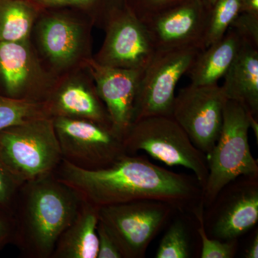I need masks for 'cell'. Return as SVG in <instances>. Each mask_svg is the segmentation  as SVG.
<instances>
[{"instance_id": "6da1fadb", "label": "cell", "mask_w": 258, "mask_h": 258, "mask_svg": "<svg viewBox=\"0 0 258 258\" xmlns=\"http://www.w3.org/2000/svg\"><path fill=\"white\" fill-rule=\"evenodd\" d=\"M54 175L98 208L157 200L176 211L193 215L204 208L203 187L195 175L179 174L156 165L143 155L125 154L111 166L86 170L61 161Z\"/></svg>"}, {"instance_id": "7a4b0ae2", "label": "cell", "mask_w": 258, "mask_h": 258, "mask_svg": "<svg viewBox=\"0 0 258 258\" xmlns=\"http://www.w3.org/2000/svg\"><path fill=\"white\" fill-rule=\"evenodd\" d=\"M82 203L79 194L54 174L24 183L12 208V243L23 257H52L59 237Z\"/></svg>"}, {"instance_id": "3957f363", "label": "cell", "mask_w": 258, "mask_h": 258, "mask_svg": "<svg viewBox=\"0 0 258 258\" xmlns=\"http://www.w3.org/2000/svg\"><path fill=\"white\" fill-rule=\"evenodd\" d=\"M0 161L21 185L54 174L62 156L52 118L0 131Z\"/></svg>"}, {"instance_id": "277c9868", "label": "cell", "mask_w": 258, "mask_h": 258, "mask_svg": "<svg viewBox=\"0 0 258 258\" xmlns=\"http://www.w3.org/2000/svg\"><path fill=\"white\" fill-rule=\"evenodd\" d=\"M125 152L144 151L170 166H179L194 172L203 189L209 175L208 158L172 116L155 115L134 123L123 139Z\"/></svg>"}, {"instance_id": "5b68a950", "label": "cell", "mask_w": 258, "mask_h": 258, "mask_svg": "<svg viewBox=\"0 0 258 258\" xmlns=\"http://www.w3.org/2000/svg\"><path fill=\"white\" fill-rule=\"evenodd\" d=\"M249 129L248 114L243 107L227 100L220 137L207 156L209 175L203 191L204 208L208 207L232 180L240 176L258 175L257 160L249 147Z\"/></svg>"}, {"instance_id": "8992f818", "label": "cell", "mask_w": 258, "mask_h": 258, "mask_svg": "<svg viewBox=\"0 0 258 258\" xmlns=\"http://www.w3.org/2000/svg\"><path fill=\"white\" fill-rule=\"evenodd\" d=\"M175 211L164 202L139 200L101 207L99 221L122 258H144L149 244Z\"/></svg>"}, {"instance_id": "52a82bcc", "label": "cell", "mask_w": 258, "mask_h": 258, "mask_svg": "<svg viewBox=\"0 0 258 258\" xmlns=\"http://www.w3.org/2000/svg\"><path fill=\"white\" fill-rule=\"evenodd\" d=\"M202 50L186 47L156 51L141 76L133 123L149 116H171L176 85Z\"/></svg>"}, {"instance_id": "ba28073f", "label": "cell", "mask_w": 258, "mask_h": 258, "mask_svg": "<svg viewBox=\"0 0 258 258\" xmlns=\"http://www.w3.org/2000/svg\"><path fill=\"white\" fill-rule=\"evenodd\" d=\"M62 159L86 170L111 166L126 154L123 139L113 128L96 122L54 117Z\"/></svg>"}, {"instance_id": "9c48e42d", "label": "cell", "mask_w": 258, "mask_h": 258, "mask_svg": "<svg viewBox=\"0 0 258 258\" xmlns=\"http://www.w3.org/2000/svg\"><path fill=\"white\" fill-rule=\"evenodd\" d=\"M204 226L210 238L238 239L258 221V175L240 176L225 185L204 209Z\"/></svg>"}, {"instance_id": "30bf717a", "label": "cell", "mask_w": 258, "mask_h": 258, "mask_svg": "<svg viewBox=\"0 0 258 258\" xmlns=\"http://www.w3.org/2000/svg\"><path fill=\"white\" fill-rule=\"evenodd\" d=\"M227 99L218 84H190L174 98L171 116L184 129L194 145L207 156L216 144Z\"/></svg>"}, {"instance_id": "8fae6325", "label": "cell", "mask_w": 258, "mask_h": 258, "mask_svg": "<svg viewBox=\"0 0 258 258\" xmlns=\"http://www.w3.org/2000/svg\"><path fill=\"white\" fill-rule=\"evenodd\" d=\"M106 30L95 61L112 68L144 71L157 51L144 24L125 8L112 17Z\"/></svg>"}, {"instance_id": "7c38bea8", "label": "cell", "mask_w": 258, "mask_h": 258, "mask_svg": "<svg viewBox=\"0 0 258 258\" xmlns=\"http://www.w3.org/2000/svg\"><path fill=\"white\" fill-rule=\"evenodd\" d=\"M212 7L203 0H190L144 24L156 50H204Z\"/></svg>"}, {"instance_id": "4fadbf2b", "label": "cell", "mask_w": 258, "mask_h": 258, "mask_svg": "<svg viewBox=\"0 0 258 258\" xmlns=\"http://www.w3.org/2000/svg\"><path fill=\"white\" fill-rule=\"evenodd\" d=\"M97 93L106 107L113 131L124 139L133 124L134 106L143 71L118 69L85 61Z\"/></svg>"}, {"instance_id": "5bb4252c", "label": "cell", "mask_w": 258, "mask_h": 258, "mask_svg": "<svg viewBox=\"0 0 258 258\" xmlns=\"http://www.w3.org/2000/svg\"><path fill=\"white\" fill-rule=\"evenodd\" d=\"M44 103L51 118L66 117L91 120L113 128L106 107L92 83L69 80L50 90Z\"/></svg>"}, {"instance_id": "9a60e30c", "label": "cell", "mask_w": 258, "mask_h": 258, "mask_svg": "<svg viewBox=\"0 0 258 258\" xmlns=\"http://www.w3.org/2000/svg\"><path fill=\"white\" fill-rule=\"evenodd\" d=\"M38 30L42 50L56 67H69L79 59L86 43L79 24L62 17H51L40 24Z\"/></svg>"}, {"instance_id": "2e32d148", "label": "cell", "mask_w": 258, "mask_h": 258, "mask_svg": "<svg viewBox=\"0 0 258 258\" xmlns=\"http://www.w3.org/2000/svg\"><path fill=\"white\" fill-rule=\"evenodd\" d=\"M240 50L224 76L221 86L227 100L237 102L258 117V47L242 40Z\"/></svg>"}, {"instance_id": "e0dca14e", "label": "cell", "mask_w": 258, "mask_h": 258, "mask_svg": "<svg viewBox=\"0 0 258 258\" xmlns=\"http://www.w3.org/2000/svg\"><path fill=\"white\" fill-rule=\"evenodd\" d=\"M99 209L83 201L74 220L59 237L51 258H97Z\"/></svg>"}, {"instance_id": "ac0fdd59", "label": "cell", "mask_w": 258, "mask_h": 258, "mask_svg": "<svg viewBox=\"0 0 258 258\" xmlns=\"http://www.w3.org/2000/svg\"><path fill=\"white\" fill-rule=\"evenodd\" d=\"M33 64L28 41L0 42V80L5 96L38 101L29 83Z\"/></svg>"}, {"instance_id": "d6986e66", "label": "cell", "mask_w": 258, "mask_h": 258, "mask_svg": "<svg viewBox=\"0 0 258 258\" xmlns=\"http://www.w3.org/2000/svg\"><path fill=\"white\" fill-rule=\"evenodd\" d=\"M242 42L238 34L230 28L222 38L202 50L187 72L191 84H218L235 60Z\"/></svg>"}, {"instance_id": "ffe728a7", "label": "cell", "mask_w": 258, "mask_h": 258, "mask_svg": "<svg viewBox=\"0 0 258 258\" xmlns=\"http://www.w3.org/2000/svg\"><path fill=\"white\" fill-rule=\"evenodd\" d=\"M35 20L33 10L20 0H0V42H27Z\"/></svg>"}, {"instance_id": "44dd1931", "label": "cell", "mask_w": 258, "mask_h": 258, "mask_svg": "<svg viewBox=\"0 0 258 258\" xmlns=\"http://www.w3.org/2000/svg\"><path fill=\"white\" fill-rule=\"evenodd\" d=\"M43 117H50L44 102L0 95V131Z\"/></svg>"}, {"instance_id": "7402d4cb", "label": "cell", "mask_w": 258, "mask_h": 258, "mask_svg": "<svg viewBox=\"0 0 258 258\" xmlns=\"http://www.w3.org/2000/svg\"><path fill=\"white\" fill-rule=\"evenodd\" d=\"M242 0H217L212 5L205 47L220 40L240 13Z\"/></svg>"}, {"instance_id": "603a6c76", "label": "cell", "mask_w": 258, "mask_h": 258, "mask_svg": "<svg viewBox=\"0 0 258 258\" xmlns=\"http://www.w3.org/2000/svg\"><path fill=\"white\" fill-rule=\"evenodd\" d=\"M191 243L187 227L184 222L176 220L171 223L163 236L158 247L156 258H189Z\"/></svg>"}, {"instance_id": "cb8c5ba5", "label": "cell", "mask_w": 258, "mask_h": 258, "mask_svg": "<svg viewBox=\"0 0 258 258\" xmlns=\"http://www.w3.org/2000/svg\"><path fill=\"white\" fill-rule=\"evenodd\" d=\"M204 208L195 212V221L198 226V232L201 241V258H233L238 249V239L221 241L210 238L207 235L204 226Z\"/></svg>"}, {"instance_id": "d4e9b609", "label": "cell", "mask_w": 258, "mask_h": 258, "mask_svg": "<svg viewBox=\"0 0 258 258\" xmlns=\"http://www.w3.org/2000/svg\"><path fill=\"white\" fill-rule=\"evenodd\" d=\"M139 4L128 9L142 23L147 24L166 12L190 0H139Z\"/></svg>"}, {"instance_id": "484cf974", "label": "cell", "mask_w": 258, "mask_h": 258, "mask_svg": "<svg viewBox=\"0 0 258 258\" xmlns=\"http://www.w3.org/2000/svg\"><path fill=\"white\" fill-rule=\"evenodd\" d=\"M230 28L238 34L242 41L258 47V15L240 13Z\"/></svg>"}, {"instance_id": "4316f807", "label": "cell", "mask_w": 258, "mask_h": 258, "mask_svg": "<svg viewBox=\"0 0 258 258\" xmlns=\"http://www.w3.org/2000/svg\"><path fill=\"white\" fill-rule=\"evenodd\" d=\"M20 186L0 161V209L12 212Z\"/></svg>"}, {"instance_id": "83f0119b", "label": "cell", "mask_w": 258, "mask_h": 258, "mask_svg": "<svg viewBox=\"0 0 258 258\" xmlns=\"http://www.w3.org/2000/svg\"><path fill=\"white\" fill-rule=\"evenodd\" d=\"M97 235L98 239L97 258H122L114 241L100 221L97 226Z\"/></svg>"}, {"instance_id": "f1b7e54d", "label": "cell", "mask_w": 258, "mask_h": 258, "mask_svg": "<svg viewBox=\"0 0 258 258\" xmlns=\"http://www.w3.org/2000/svg\"><path fill=\"white\" fill-rule=\"evenodd\" d=\"M14 235V220L12 212L0 209V251L12 243Z\"/></svg>"}, {"instance_id": "f546056e", "label": "cell", "mask_w": 258, "mask_h": 258, "mask_svg": "<svg viewBox=\"0 0 258 258\" xmlns=\"http://www.w3.org/2000/svg\"><path fill=\"white\" fill-rule=\"evenodd\" d=\"M244 257L257 258L258 257V233L257 230L254 233L253 238L251 240L250 243L247 246L244 251Z\"/></svg>"}, {"instance_id": "4dcf8cb0", "label": "cell", "mask_w": 258, "mask_h": 258, "mask_svg": "<svg viewBox=\"0 0 258 258\" xmlns=\"http://www.w3.org/2000/svg\"><path fill=\"white\" fill-rule=\"evenodd\" d=\"M240 13L258 15V0H242Z\"/></svg>"}, {"instance_id": "1f68e13d", "label": "cell", "mask_w": 258, "mask_h": 258, "mask_svg": "<svg viewBox=\"0 0 258 258\" xmlns=\"http://www.w3.org/2000/svg\"><path fill=\"white\" fill-rule=\"evenodd\" d=\"M41 1L51 5H88L93 4L96 0H41Z\"/></svg>"}, {"instance_id": "d6a6232c", "label": "cell", "mask_w": 258, "mask_h": 258, "mask_svg": "<svg viewBox=\"0 0 258 258\" xmlns=\"http://www.w3.org/2000/svg\"><path fill=\"white\" fill-rule=\"evenodd\" d=\"M248 114L249 128L253 131L254 136L256 137V142H258V120L257 118L254 117L253 115Z\"/></svg>"}, {"instance_id": "836d02e7", "label": "cell", "mask_w": 258, "mask_h": 258, "mask_svg": "<svg viewBox=\"0 0 258 258\" xmlns=\"http://www.w3.org/2000/svg\"><path fill=\"white\" fill-rule=\"evenodd\" d=\"M208 2L212 6V5H215V3H216L217 0H208Z\"/></svg>"}]
</instances>
